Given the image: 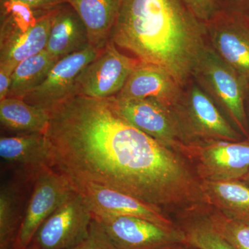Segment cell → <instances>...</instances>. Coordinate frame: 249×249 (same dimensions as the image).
I'll return each instance as SVG.
<instances>
[{
    "instance_id": "22",
    "label": "cell",
    "mask_w": 249,
    "mask_h": 249,
    "mask_svg": "<svg viewBox=\"0 0 249 249\" xmlns=\"http://www.w3.org/2000/svg\"><path fill=\"white\" fill-rule=\"evenodd\" d=\"M22 193L19 183L2 184L0 191V249L14 245L20 226Z\"/></svg>"
},
{
    "instance_id": "14",
    "label": "cell",
    "mask_w": 249,
    "mask_h": 249,
    "mask_svg": "<svg viewBox=\"0 0 249 249\" xmlns=\"http://www.w3.org/2000/svg\"><path fill=\"white\" fill-rule=\"evenodd\" d=\"M182 87L162 67L140 61L130 73L118 99L154 98L172 107L181 93Z\"/></svg>"
},
{
    "instance_id": "5",
    "label": "cell",
    "mask_w": 249,
    "mask_h": 249,
    "mask_svg": "<svg viewBox=\"0 0 249 249\" xmlns=\"http://www.w3.org/2000/svg\"><path fill=\"white\" fill-rule=\"evenodd\" d=\"M180 153L192 162L200 181H242L249 173V137L244 142H192Z\"/></svg>"
},
{
    "instance_id": "21",
    "label": "cell",
    "mask_w": 249,
    "mask_h": 249,
    "mask_svg": "<svg viewBox=\"0 0 249 249\" xmlns=\"http://www.w3.org/2000/svg\"><path fill=\"white\" fill-rule=\"evenodd\" d=\"M57 61L45 49L18 64L11 76L8 97H25L45 80Z\"/></svg>"
},
{
    "instance_id": "17",
    "label": "cell",
    "mask_w": 249,
    "mask_h": 249,
    "mask_svg": "<svg viewBox=\"0 0 249 249\" xmlns=\"http://www.w3.org/2000/svg\"><path fill=\"white\" fill-rule=\"evenodd\" d=\"M84 23L89 45L98 50L110 41L122 0H65Z\"/></svg>"
},
{
    "instance_id": "28",
    "label": "cell",
    "mask_w": 249,
    "mask_h": 249,
    "mask_svg": "<svg viewBox=\"0 0 249 249\" xmlns=\"http://www.w3.org/2000/svg\"><path fill=\"white\" fill-rule=\"evenodd\" d=\"M221 10L249 19V0H218Z\"/></svg>"
},
{
    "instance_id": "6",
    "label": "cell",
    "mask_w": 249,
    "mask_h": 249,
    "mask_svg": "<svg viewBox=\"0 0 249 249\" xmlns=\"http://www.w3.org/2000/svg\"><path fill=\"white\" fill-rule=\"evenodd\" d=\"M73 191L68 179L52 167L34 178V188L14 243V249H27L36 232Z\"/></svg>"
},
{
    "instance_id": "31",
    "label": "cell",
    "mask_w": 249,
    "mask_h": 249,
    "mask_svg": "<svg viewBox=\"0 0 249 249\" xmlns=\"http://www.w3.org/2000/svg\"><path fill=\"white\" fill-rule=\"evenodd\" d=\"M183 244H173V245H169L164 246V247H160V248L157 249H186L183 247Z\"/></svg>"
},
{
    "instance_id": "24",
    "label": "cell",
    "mask_w": 249,
    "mask_h": 249,
    "mask_svg": "<svg viewBox=\"0 0 249 249\" xmlns=\"http://www.w3.org/2000/svg\"><path fill=\"white\" fill-rule=\"evenodd\" d=\"M207 219L234 249H249V221L232 219L215 211Z\"/></svg>"
},
{
    "instance_id": "8",
    "label": "cell",
    "mask_w": 249,
    "mask_h": 249,
    "mask_svg": "<svg viewBox=\"0 0 249 249\" xmlns=\"http://www.w3.org/2000/svg\"><path fill=\"white\" fill-rule=\"evenodd\" d=\"M119 49L108 42L77 78L73 96L107 99L120 92L140 60Z\"/></svg>"
},
{
    "instance_id": "33",
    "label": "cell",
    "mask_w": 249,
    "mask_h": 249,
    "mask_svg": "<svg viewBox=\"0 0 249 249\" xmlns=\"http://www.w3.org/2000/svg\"><path fill=\"white\" fill-rule=\"evenodd\" d=\"M27 249H40L36 244H33L32 245L30 246Z\"/></svg>"
},
{
    "instance_id": "4",
    "label": "cell",
    "mask_w": 249,
    "mask_h": 249,
    "mask_svg": "<svg viewBox=\"0 0 249 249\" xmlns=\"http://www.w3.org/2000/svg\"><path fill=\"white\" fill-rule=\"evenodd\" d=\"M172 109L188 143L200 141L239 142L242 135L214 101L191 78Z\"/></svg>"
},
{
    "instance_id": "23",
    "label": "cell",
    "mask_w": 249,
    "mask_h": 249,
    "mask_svg": "<svg viewBox=\"0 0 249 249\" xmlns=\"http://www.w3.org/2000/svg\"><path fill=\"white\" fill-rule=\"evenodd\" d=\"M42 15L37 17L36 9L19 1L1 0L0 48L27 32Z\"/></svg>"
},
{
    "instance_id": "19",
    "label": "cell",
    "mask_w": 249,
    "mask_h": 249,
    "mask_svg": "<svg viewBox=\"0 0 249 249\" xmlns=\"http://www.w3.org/2000/svg\"><path fill=\"white\" fill-rule=\"evenodd\" d=\"M53 9L42 14L25 34L0 48V69L13 73L18 64L45 50L50 34Z\"/></svg>"
},
{
    "instance_id": "25",
    "label": "cell",
    "mask_w": 249,
    "mask_h": 249,
    "mask_svg": "<svg viewBox=\"0 0 249 249\" xmlns=\"http://www.w3.org/2000/svg\"><path fill=\"white\" fill-rule=\"evenodd\" d=\"M186 245L197 249H234L214 229L207 217L189 223L181 229Z\"/></svg>"
},
{
    "instance_id": "15",
    "label": "cell",
    "mask_w": 249,
    "mask_h": 249,
    "mask_svg": "<svg viewBox=\"0 0 249 249\" xmlns=\"http://www.w3.org/2000/svg\"><path fill=\"white\" fill-rule=\"evenodd\" d=\"M0 156L9 164L25 170L31 178L42 168H53L50 144L45 134L23 133L0 139Z\"/></svg>"
},
{
    "instance_id": "29",
    "label": "cell",
    "mask_w": 249,
    "mask_h": 249,
    "mask_svg": "<svg viewBox=\"0 0 249 249\" xmlns=\"http://www.w3.org/2000/svg\"><path fill=\"white\" fill-rule=\"evenodd\" d=\"M28 5L34 9H53L60 5L65 4V0H13Z\"/></svg>"
},
{
    "instance_id": "26",
    "label": "cell",
    "mask_w": 249,
    "mask_h": 249,
    "mask_svg": "<svg viewBox=\"0 0 249 249\" xmlns=\"http://www.w3.org/2000/svg\"><path fill=\"white\" fill-rule=\"evenodd\" d=\"M71 249H117L101 224L93 217L88 235L84 240Z\"/></svg>"
},
{
    "instance_id": "3",
    "label": "cell",
    "mask_w": 249,
    "mask_h": 249,
    "mask_svg": "<svg viewBox=\"0 0 249 249\" xmlns=\"http://www.w3.org/2000/svg\"><path fill=\"white\" fill-rule=\"evenodd\" d=\"M192 78L209 95L222 114L227 116L234 127L248 138L245 103L249 80L223 61L209 43L193 70Z\"/></svg>"
},
{
    "instance_id": "30",
    "label": "cell",
    "mask_w": 249,
    "mask_h": 249,
    "mask_svg": "<svg viewBox=\"0 0 249 249\" xmlns=\"http://www.w3.org/2000/svg\"><path fill=\"white\" fill-rule=\"evenodd\" d=\"M12 73L0 69V101L8 97L11 85Z\"/></svg>"
},
{
    "instance_id": "12",
    "label": "cell",
    "mask_w": 249,
    "mask_h": 249,
    "mask_svg": "<svg viewBox=\"0 0 249 249\" xmlns=\"http://www.w3.org/2000/svg\"><path fill=\"white\" fill-rule=\"evenodd\" d=\"M102 50L89 45L58 60L45 80L22 99L49 111L55 105L73 96L77 78Z\"/></svg>"
},
{
    "instance_id": "2",
    "label": "cell",
    "mask_w": 249,
    "mask_h": 249,
    "mask_svg": "<svg viewBox=\"0 0 249 249\" xmlns=\"http://www.w3.org/2000/svg\"><path fill=\"white\" fill-rule=\"evenodd\" d=\"M110 41L164 69L181 87L208 45L206 24L182 0H122Z\"/></svg>"
},
{
    "instance_id": "27",
    "label": "cell",
    "mask_w": 249,
    "mask_h": 249,
    "mask_svg": "<svg viewBox=\"0 0 249 249\" xmlns=\"http://www.w3.org/2000/svg\"><path fill=\"white\" fill-rule=\"evenodd\" d=\"M196 18L205 23L221 10L218 0H182Z\"/></svg>"
},
{
    "instance_id": "9",
    "label": "cell",
    "mask_w": 249,
    "mask_h": 249,
    "mask_svg": "<svg viewBox=\"0 0 249 249\" xmlns=\"http://www.w3.org/2000/svg\"><path fill=\"white\" fill-rule=\"evenodd\" d=\"M118 114L136 128L180 152L188 141L171 107L154 98H109Z\"/></svg>"
},
{
    "instance_id": "1",
    "label": "cell",
    "mask_w": 249,
    "mask_h": 249,
    "mask_svg": "<svg viewBox=\"0 0 249 249\" xmlns=\"http://www.w3.org/2000/svg\"><path fill=\"white\" fill-rule=\"evenodd\" d=\"M48 112L53 168L70 183L101 185L163 211L207 206L186 159L124 120L109 98L75 95Z\"/></svg>"
},
{
    "instance_id": "32",
    "label": "cell",
    "mask_w": 249,
    "mask_h": 249,
    "mask_svg": "<svg viewBox=\"0 0 249 249\" xmlns=\"http://www.w3.org/2000/svg\"><path fill=\"white\" fill-rule=\"evenodd\" d=\"M245 107L246 111H247V119H248L249 126V89L248 91V93H247V98H246Z\"/></svg>"
},
{
    "instance_id": "18",
    "label": "cell",
    "mask_w": 249,
    "mask_h": 249,
    "mask_svg": "<svg viewBox=\"0 0 249 249\" xmlns=\"http://www.w3.org/2000/svg\"><path fill=\"white\" fill-rule=\"evenodd\" d=\"M208 206L232 219L249 221V186L241 180L201 181Z\"/></svg>"
},
{
    "instance_id": "20",
    "label": "cell",
    "mask_w": 249,
    "mask_h": 249,
    "mask_svg": "<svg viewBox=\"0 0 249 249\" xmlns=\"http://www.w3.org/2000/svg\"><path fill=\"white\" fill-rule=\"evenodd\" d=\"M0 122L4 129L17 134H46L49 124L48 111L31 106L22 98H6L0 101Z\"/></svg>"
},
{
    "instance_id": "13",
    "label": "cell",
    "mask_w": 249,
    "mask_h": 249,
    "mask_svg": "<svg viewBox=\"0 0 249 249\" xmlns=\"http://www.w3.org/2000/svg\"><path fill=\"white\" fill-rule=\"evenodd\" d=\"M89 205L93 214L132 216L169 229L178 228L163 211L122 192L93 183H71Z\"/></svg>"
},
{
    "instance_id": "11",
    "label": "cell",
    "mask_w": 249,
    "mask_h": 249,
    "mask_svg": "<svg viewBox=\"0 0 249 249\" xmlns=\"http://www.w3.org/2000/svg\"><path fill=\"white\" fill-rule=\"evenodd\" d=\"M205 24L210 47L249 81V19L219 10Z\"/></svg>"
},
{
    "instance_id": "16",
    "label": "cell",
    "mask_w": 249,
    "mask_h": 249,
    "mask_svg": "<svg viewBox=\"0 0 249 249\" xmlns=\"http://www.w3.org/2000/svg\"><path fill=\"white\" fill-rule=\"evenodd\" d=\"M61 5L52 11L50 34L45 49L56 60L89 46L86 28L79 16L70 4Z\"/></svg>"
},
{
    "instance_id": "10",
    "label": "cell",
    "mask_w": 249,
    "mask_h": 249,
    "mask_svg": "<svg viewBox=\"0 0 249 249\" xmlns=\"http://www.w3.org/2000/svg\"><path fill=\"white\" fill-rule=\"evenodd\" d=\"M117 249H157L173 244L186 245L180 228L169 229L142 218L93 214Z\"/></svg>"
},
{
    "instance_id": "7",
    "label": "cell",
    "mask_w": 249,
    "mask_h": 249,
    "mask_svg": "<svg viewBox=\"0 0 249 249\" xmlns=\"http://www.w3.org/2000/svg\"><path fill=\"white\" fill-rule=\"evenodd\" d=\"M93 219L85 198L73 189L42 224L34 244L40 249H71L86 238Z\"/></svg>"
},
{
    "instance_id": "34",
    "label": "cell",
    "mask_w": 249,
    "mask_h": 249,
    "mask_svg": "<svg viewBox=\"0 0 249 249\" xmlns=\"http://www.w3.org/2000/svg\"><path fill=\"white\" fill-rule=\"evenodd\" d=\"M244 181H245L246 182L248 183V184L249 185V173L248 175H247V177L244 178Z\"/></svg>"
}]
</instances>
